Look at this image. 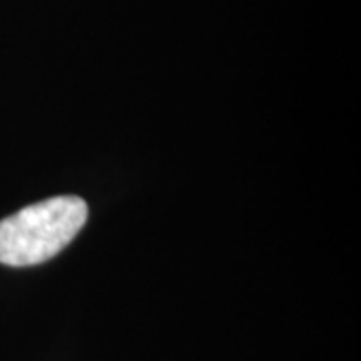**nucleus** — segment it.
I'll return each mask as SVG.
<instances>
[{"label":"nucleus","instance_id":"nucleus-1","mask_svg":"<svg viewBox=\"0 0 361 361\" xmlns=\"http://www.w3.org/2000/svg\"><path fill=\"white\" fill-rule=\"evenodd\" d=\"M87 201L61 195L28 205L0 221V263L30 267L59 255L85 227Z\"/></svg>","mask_w":361,"mask_h":361}]
</instances>
